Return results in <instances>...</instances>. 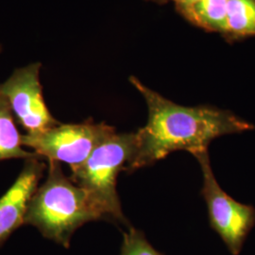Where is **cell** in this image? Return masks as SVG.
<instances>
[{
  "instance_id": "6da1fadb",
  "label": "cell",
  "mask_w": 255,
  "mask_h": 255,
  "mask_svg": "<svg viewBox=\"0 0 255 255\" xmlns=\"http://www.w3.org/2000/svg\"><path fill=\"white\" fill-rule=\"evenodd\" d=\"M130 83L146 101L148 119L135 132V152L126 168L132 173L177 150L207 149L218 137L242 133L255 126L231 111L213 106H182L146 87L135 77Z\"/></svg>"
},
{
  "instance_id": "7a4b0ae2",
  "label": "cell",
  "mask_w": 255,
  "mask_h": 255,
  "mask_svg": "<svg viewBox=\"0 0 255 255\" xmlns=\"http://www.w3.org/2000/svg\"><path fill=\"white\" fill-rule=\"evenodd\" d=\"M110 220L91 193L64 175L59 162L48 161L46 182L27 204L25 224H29L55 243L68 248L74 233L87 222Z\"/></svg>"
},
{
  "instance_id": "3957f363",
  "label": "cell",
  "mask_w": 255,
  "mask_h": 255,
  "mask_svg": "<svg viewBox=\"0 0 255 255\" xmlns=\"http://www.w3.org/2000/svg\"><path fill=\"white\" fill-rule=\"evenodd\" d=\"M135 132L115 133L95 148L88 159L71 169L70 179L91 193L110 220L128 226L117 191L118 176L126 171L135 152Z\"/></svg>"
},
{
  "instance_id": "277c9868",
  "label": "cell",
  "mask_w": 255,
  "mask_h": 255,
  "mask_svg": "<svg viewBox=\"0 0 255 255\" xmlns=\"http://www.w3.org/2000/svg\"><path fill=\"white\" fill-rule=\"evenodd\" d=\"M115 133L116 128L105 122L59 123L41 133L22 135V143L41 158L68 164L73 169L83 164L95 148Z\"/></svg>"
},
{
  "instance_id": "5b68a950",
  "label": "cell",
  "mask_w": 255,
  "mask_h": 255,
  "mask_svg": "<svg viewBox=\"0 0 255 255\" xmlns=\"http://www.w3.org/2000/svg\"><path fill=\"white\" fill-rule=\"evenodd\" d=\"M201 165L203 175L202 196L206 201L211 227L233 255H238L255 226V208L233 199L219 186L210 163L208 148L191 153Z\"/></svg>"
},
{
  "instance_id": "8992f818",
  "label": "cell",
  "mask_w": 255,
  "mask_h": 255,
  "mask_svg": "<svg viewBox=\"0 0 255 255\" xmlns=\"http://www.w3.org/2000/svg\"><path fill=\"white\" fill-rule=\"evenodd\" d=\"M40 63L18 68L0 84V93L9 101L19 124L29 134L41 133L60 123L47 109L40 82Z\"/></svg>"
},
{
  "instance_id": "52a82bcc",
  "label": "cell",
  "mask_w": 255,
  "mask_h": 255,
  "mask_svg": "<svg viewBox=\"0 0 255 255\" xmlns=\"http://www.w3.org/2000/svg\"><path fill=\"white\" fill-rule=\"evenodd\" d=\"M41 160V157L27 159L16 181L0 198V245L25 224L27 204L36 191L46 167Z\"/></svg>"
},
{
  "instance_id": "ba28073f",
  "label": "cell",
  "mask_w": 255,
  "mask_h": 255,
  "mask_svg": "<svg viewBox=\"0 0 255 255\" xmlns=\"http://www.w3.org/2000/svg\"><path fill=\"white\" fill-rule=\"evenodd\" d=\"M34 157L40 156L23 148L22 135L14 124L9 101L0 93V161Z\"/></svg>"
},
{
  "instance_id": "9c48e42d",
  "label": "cell",
  "mask_w": 255,
  "mask_h": 255,
  "mask_svg": "<svg viewBox=\"0 0 255 255\" xmlns=\"http://www.w3.org/2000/svg\"><path fill=\"white\" fill-rule=\"evenodd\" d=\"M222 35L233 40L255 36V0H230Z\"/></svg>"
},
{
  "instance_id": "30bf717a",
  "label": "cell",
  "mask_w": 255,
  "mask_h": 255,
  "mask_svg": "<svg viewBox=\"0 0 255 255\" xmlns=\"http://www.w3.org/2000/svg\"><path fill=\"white\" fill-rule=\"evenodd\" d=\"M230 0H201L188 21L204 30L223 33Z\"/></svg>"
},
{
  "instance_id": "8fae6325",
  "label": "cell",
  "mask_w": 255,
  "mask_h": 255,
  "mask_svg": "<svg viewBox=\"0 0 255 255\" xmlns=\"http://www.w3.org/2000/svg\"><path fill=\"white\" fill-rule=\"evenodd\" d=\"M120 255H163L151 246L143 232L129 227L124 234Z\"/></svg>"
},
{
  "instance_id": "7c38bea8",
  "label": "cell",
  "mask_w": 255,
  "mask_h": 255,
  "mask_svg": "<svg viewBox=\"0 0 255 255\" xmlns=\"http://www.w3.org/2000/svg\"><path fill=\"white\" fill-rule=\"evenodd\" d=\"M175 5V8L182 14L186 20L190 18V16L196 9V7L200 4L201 0H171Z\"/></svg>"
},
{
  "instance_id": "4fadbf2b",
  "label": "cell",
  "mask_w": 255,
  "mask_h": 255,
  "mask_svg": "<svg viewBox=\"0 0 255 255\" xmlns=\"http://www.w3.org/2000/svg\"><path fill=\"white\" fill-rule=\"evenodd\" d=\"M151 1H155V2H158V3H163V2H165L166 0H151Z\"/></svg>"
},
{
  "instance_id": "5bb4252c",
  "label": "cell",
  "mask_w": 255,
  "mask_h": 255,
  "mask_svg": "<svg viewBox=\"0 0 255 255\" xmlns=\"http://www.w3.org/2000/svg\"><path fill=\"white\" fill-rule=\"evenodd\" d=\"M1 50H2V46L0 45V52H1Z\"/></svg>"
}]
</instances>
